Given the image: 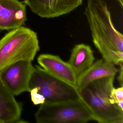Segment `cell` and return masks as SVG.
Returning <instances> with one entry per match:
<instances>
[{
	"label": "cell",
	"instance_id": "cell-1",
	"mask_svg": "<svg viewBox=\"0 0 123 123\" xmlns=\"http://www.w3.org/2000/svg\"><path fill=\"white\" fill-rule=\"evenodd\" d=\"M84 14L93 44L103 59L119 65L123 62V36L114 25L106 3L103 0H87Z\"/></svg>",
	"mask_w": 123,
	"mask_h": 123
},
{
	"label": "cell",
	"instance_id": "cell-2",
	"mask_svg": "<svg viewBox=\"0 0 123 123\" xmlns=\"http://www.w3.org/2000/svg\"><path fill=\"white\" fill-rule=\"evenodd\" d=\"M115 76L96 80L78 89L80 98L100 123H123V111L110 101Z\"/></svg>",
	"mask_w": 123,
	"mask_h": 123
},
{
	"label": "cell",
	"instance_id": "cell-3",
	"mask_svg": "<svg viewBox=\"0 0 123 123\" xmlns=\"http://www.w3.org/2000/svg\"><path fill=\"white\" fill-rule=\"evenodd\" d=\"M39 49L34 31L23 26L10 31L0 39V73L18 62H32Z\"/></svg>",
	"mask_w": 123,
	"mask_h": 123
},
{
	"label": "cell",
	"instance_id": "cell-4",
	"mask_svg": "<svg viewBox=\"0 0 123 123\" xmlns=\"http://www.w3.org/2000/svg\"><path fill=\"white\" fill-rule=\"evenodd\" d=\"M38 123H84L93 120L81 98L61 102H44L35 113Z\"/></svg>",
	"mask_w": 123,
	"mask_h": 123
},
{
	"label": "cell",
	"instance_id": "cell-5",
	"mask_svg": "<svg viewBox=\"0 0 123 123\" xmlns=\"http://www.w3.org/2000/svg\"><path fill=\"white\" fill-rule=\"evenodd\" d=\"M30 89L36 88L45 102H61L80 99L77 88L47 72L39 66L34 67Z\"/></svg>",
	"mask_w": 123,
	"mask_h": 123
},
{
	"label": "cell",
	"instance_id": "cell-6",
	"mask_svg": "<svg viewBox=\"0 0 123 123\" xmlns=\"http://www.w3.org/2000/svg\"><path fill=\"white\" fill-rule=\"evenodd\" d=\"M31 62H18L0 73V80L14 95L31 91L30 81L34 68Z\"/></svg>",
	"mask_w": 123,
	"mask_h": 123
},
{
	"label": "cell",
	"instance_id": "cell-7",
	"mask_svg": "<svg viewBox=\"0 0 123 123\" xmlns=\"http://www.w3.org/2000/svg\"><path fill=\"white\" fill-rule=\"evenodd\" d=\"M83 0H24L34 14L43 18H57L71 12L82 4Z\"/></svg>",
	"mask_w": 123,
	"mask_h": 123
},
{
	"label": "cell",
	"instance_id": "cell-8",
	"mask_svg": "<svg viewBox=\"0 0 123 123\" xmlns=\"http://www.w3.org/2000/svg\"><path fill=\"white\" fill-rule=\"evenodd\" d=\"M26 7L19 0H0V31L23 26L27 21Z\"/></svg>",
	"mask_w": 123,
	"mask_h": 123
},
{
	"label": "cell",
	"instance_id": "cell-9",
	"mask_svg": "<svg viewBox=\"0 0 123 123\" xmlns=\"http://www.w3.org/2000/svg\"><path fill=\"white\" fill-rule=\"evenodd\" d=\"M37 62L41 67L52 75L77 87V77L74 71L68 62L59 56L42 54L37 58Z\"/></svg>",
	"mask_w": 123,
	"mask_h": 123
},
{
	"label": "cell",
	"instance_id": "cell-10",
	"mask_svg": "<svg viewBox=\"0 0 123 123\" xmlns=\"http://www.w3.org/2000/svg\"><path fill=\"white\" fill-rule=\"evenodd\" d=\"M0 80V123L26 122L21 119L22 106Z\"/></svg>",
	"mask_w": 123,
	"mask_h": 123
},
{
	"label": "cell",
	"instance_id": "cell-11",
	"mask_svg": "<svg viewBox=\"0 0 123 123\" xmlns=\"http://www.w3.org/2000/svg\"><path fill=\"white\" fill-rule=\"evenodd\" d=\"M118 69L113 64L103 58L93 62L92 65L77 78V87L80 89L93 81L106 77L115 76Z\"/></svg>",
	"mask_w": 123,
	"mask_h": 123
},
{
	"label": "cell",
	"instance_id": "cell-12",
	"mask_svg": "<svg viewBox=\"0 0 123 123\" xmlns=\"http://www.w3.org/2000/svg\"><path fill=\"white\" fill-rule=\"evenodd\" d=\"M95 59L90 46L85 44H79L73 49L68 62L77 78L92 65Z\"/></svg>",
	"mask_w": 123,
	"mask_h": 123
},
{
	"label": "cell",
	"instance_id": "cell-13",
	"mask_svg": "<svg viewBox=\"0 0 123 123\" xmlns=\"http://www.w3.org/2000/svg\"><path fill=\"white\" fill-rule=\"evenodd\" d=\"M110 101L113 104H116L123 111V87L113 88L110 95Z\"/></svg>",
	"mask_w": 123,
	"mask_h": 123
},
{
	"label": "cell",
	"instance_id": "cell-14",
	"mask_svg": "<svg viewBox=\"0 0 123 123\" xmlns=\"http://www.w3.org/2000/svg\"><path fill=\"white\" fill-rule=\"evenodd\" d=\"M30 92L31 101L35 105L42 104L45 102V98L43 96L38 92L36 88H32Z\"/></svg>",
	"mask_w": 123,
	"mask_h": 123
},
{
	"label": "cell",
	"instance_id": "cell-15",
	"mask_svg": "<svg viewBox=\"0 0 123 123\" xmlns=\"http://www.w3.org/2000/svg\"><path fill=\"white\" fill-rule=\"evenodd\" d=\"M123 62H121L119 65V69H118V71L119 74L118 75V77H117V80L121 86H123Z\"/></svg>",
	"mask_w": 123,
	"mask_h": 123
},
{
	"label": "cell",
	"instance_id": "cell-16",
	"mask_svg": "<svg viewBox=\"0 0 123 123\" xmlns=\"http://www.w3.org/2000/svg\"><path fill=\"white\" fill-rule=\"evenodd\" d=\"M117 1L118 2L119 4H120V6H121V7L122 8H123V0H117Z\"/></svg>",
	"mask_w": 123,
	"mask_h": 123
}]
</instances>
